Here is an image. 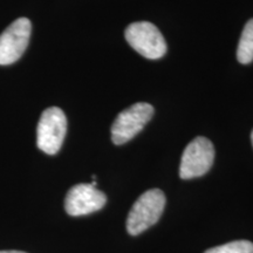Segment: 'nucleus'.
Masks as SVG:
<instances>
[{
  "label": "nucleus",
  "mask_w": 253,
  "mask_h": 253,
  "mask_svg": "<svg viewBox=\"0 0 253 253\" xmlns=\"http://www.w3.org/2000/svg\"><path fill=\"white\" fill-rule=\"evenodd\" d=\"M166 207V196L160 189H151L138 197L126 218V230L132 236L140 235L156 224Z\"/></svg>",
  "instance_id": "nucleus-1"
},
{
  "label": "nucleus",
  "mask_w": 253,
  "mask_h": 253,
  "mask_svg": "<svg viewBox=\"0 0 253 253\" xmlns=\"http://www.w3.org/2000/svg\"><path fill=\"white\" fill-rule=\"evenodd\" d=\"M128 43L144 58L156 60L167 53V42L160 30L148 21L132 23L125 32Z\"/></svg>",
  "instance_id": "nucleus-2"
},
{
  "label": "nucleus",
  "mask_w": 253,
  "mask_h": 253,
  "mask_svg": "<svg viewBox=\"0 0 253 253\" xmlns=\"http://www.w3.org/2000/svg\"><path fill=\"white\" fill-rule=\"evenodd\" d=\"M67 131V119L58 107L43 110L37 129V145L47 155H55L61 148Z\"/></svg>",
  "instance_id": "nucleus-3"
},
{
  "label": "nucleus",
  "mask_w": 253,
  "mask_h": 253,
  "mask_svg": "<svg viewBox=\"0 0 253 253\" xmlns=\"http://www.w3.org/2000/svg\"><path fill=\"white\" fill-rule=\"evenodd\" d=\"M154 107L147 102H137L121 112L112 126V140L116 145L130 141L150 121Z\"/></svg>",
  "instance_id": "nucleus-4"
},
{
  "label": "nucleus",
  "mask_w": 253,
  "mask_h": 253,
  "mask_svg": "<svg viewBox=\"0 0 253 253\" xmlns=\"http://www.w3.org/2000/svg\"><path fill=\"white\" fill-rule=\"evenodd\" d=\"M213 160L212 142L203 136H198L186 145L179 167V176L183 179L203 176L211 169Z\"/></svg>",
  "instance_id": "nucleus-5"
},
{
  "label": "nucleus",
  "mask_w": 253,
  "mask_h": 253,
  "mask_svg": "<svg viewBox=\"0 0 253 253\" xmlns=\"http://www.w3.org/2000/svg\"><path fill=\"white\" fill-rule=\"evenodd\" d=\"M31 30V21L19 18L0 34V65H11L21 58L28 46Z\"/></svg>",
  "instance_id": "nucleus-6"
},
{
  "label": "nucleus",
  "mask_w": 253,
  "mask_h": 253,
  "mask_svg": "<svg viewBox=\"0 0 253 253\" xmlns=\"http://www.w3.org/2000/svg\"><path fill=\"white\" fill-rule=\"evenodd\" d=\"M107 202L106 195L91 184H78L69 190L65 209L69 216H84L101 210Z\"/></svg>",
  "instance_id": "nucleus-7"
},
{
  "label": "nucleus",
  "mask_w": 253,
  "mask_h": 253,
  "mask_svg": "<svg viewBox=\"0 0 253 253\" xmlns=\"http://www.w3.org/2000/svg\"><path fill=\"white\" fill-rule=\"evenodd\" d=\"M237 59L243 65L253 61V19L246 23L243 30L237 49Z\"/></svg>",
  "instance_id": "nucleus-8"
},
{
  "label": "nucleus",
  "mask_w": 253,
  "mask_h": 253,
  "mask_svg": "<svg viewBox=\"0 0 253 253\" xmlns=\"http://www.w3.org/2000/svg\"><path fill=\"white\" fill-rule=\"evenodd\" d=\"M204 253H253V243L249 240H236L209 249Z\"/></svg>",
  "instance_id": "nucleus-9"
},
{
  "label": "nucleus",
  "mask_w": 253,
  "mask_h": 253,
  "mask_svg": "<svg viewBox=\"0 0 253 253\" xmlns=\"http://www.w3.org/2000/svg\"><path fill=\"white\" fill-rule=\"evenodd\" d=\"M0 253H26V252H21V251H0Z\"/></svg>",
  "instance_id": "nucleus-10"
},
{
  "label": "nucleus",
  "mask_w": 253,
  "mask_h": 253,
  "mask_svg": "<svg viewBox=\"0 0 253 253\" xmlns=\"http://www.w3.org/2000/svg\"><path fill=\"white\" fill-rule=\"evenodd\" d=\"M251 141H252V145H253V130H252V134H251Z\"/></svg>",
  "instance_id": "nucleus-11"
}]
</instances>
